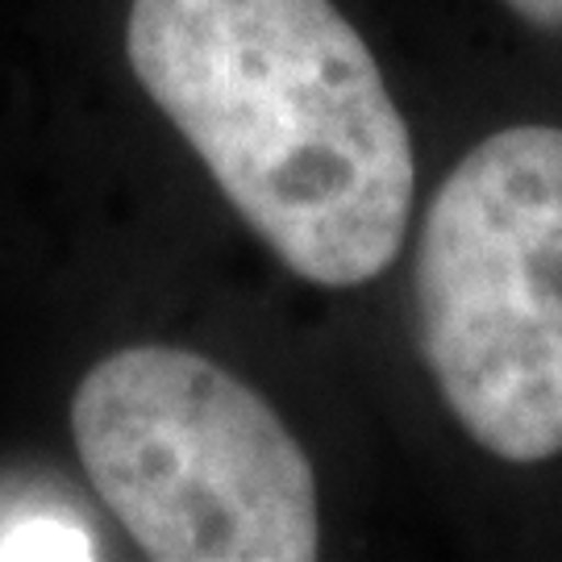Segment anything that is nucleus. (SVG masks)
<instances>
[{"label":"nucleus","mask_w":562,"mask_h":562,"mask_svg":"<svg viewBox=\"0 0 562 562\" xmlns=\"http://www.w3.org/2000/svg\"><path fill=\"white\" fill-rule=\"evenodd\" d=\"M125 55L292 276L359 288L396 262L413 134L334 0H134Z\"/></svg>","instance_id":"f257e3e1"},{"label":"nucleus","mask_w":562,"mask_h":562,"mask_svg":"<svg viewBox=\"0 0 562 562\" xmlns=\"http://www.w3.org/2000/svg\"><path fill=\"white\" fill-rule=\"evenodd\" d=\"M422 359L462 434L517 467L562 454V130L508 125L434 192L413 267Z\"/></svg>","instance_id":"f03ea898"},{"label":"nucleus","mask_w":562,"mask_h":562,"mask_svg":"<svg viewBox=\"0 0 562 562\" xmlns=\"http://www.w3.org/2000/svg\"><path fill=\"white\" fill-rule=\"evenodd\" d=\"M83 475L146 559L308 562L317 475L283 417L222 362L125 346L71 396Z\"/></svg>","instance_id":"7ed1b4c3"},{"label":"nucleus","mask_w":562,"mask_h":562,"mask_svg":"<svg viewBox=\"0 0 562 562\" xmlns=\"http://www.w3.org/2000/svg\"><path fill=\"white\" fill-rule=\"evenodd\" d=\"M88 529L59 513H34L0 529V559H92Z\"/></svg>","instance_id":"20e7f679"},{"label":"nucleus","mask_w":562,"mask_h":562,"mask_svg":"<svg viewBox=\"0 0 562 562\" xmlns=\"http://www.w3.org/2000/svg\"><path fill=\"white\" fill-rule=\"evenodd\" d=\"M508 13H517L525 25L546 30V34H562V0H504Z\"/></svg>","instance_id":"39448f33"}]
</instances>
